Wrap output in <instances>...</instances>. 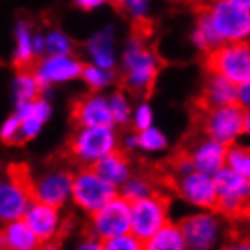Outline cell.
Instances as JSON below:
<instances>
[{"mask_svg": "<svg viewBox=\"0 0 250 250\" xmlns=\"http://www.w3.org/2000/svg\"><path fill=\"white\" fill-rule=\"evenodd\" d=\"M225 167L238 172L243 178H250V150L247 145L232 144L227 147Z\"/></svg>", "mask_w": 250, "mask_h": 250, "instance_id": "83f0119b", "label": "cell"}, {"mask_svg": "<svg viewBox=\"0 0 250 250\" xmlns=\"http://www.w3.org/2000/svg\"><path fill=\"white\" fill-rule=\"evenodd\" d=\"M80 78L85 82V85H87L93 93H96V91H102V89L109 87V85L113 83L114 73L113 71H107V69L98 67V65H94V63L83 62Z\"/></svg>", "mask_w": 250, "mask_h": 250, "instance_id": "4316f807", "label": "cell"}, {"mask_svg": "<svg viewBox=\"0 0 250 250\" xmlns=\"http://www.w3.org/2000/svg\"><path fill=\"white\" fill-rule=\"evenodd\" d=\"M22 219L31 229L40 243H49V241L62 243V238L67 230V225L60 216V208L37 200L29 201Z\"/></svg>", "mask_w": 250, "mask_h": 250, "instance_id": "8fae6325", "label": "cell"}, {"mask_svg": "<svg viewBox=\"0 0 250 250\" xmlns=\"http://www.w3.org/2000/svg\"><path fill=\"white\" fill-rule=\"evenodd\" d=\"M136 24V33L132 35L129 44L122 57V75L120 82L127 91L138 94H150L158 75L163 69V58L158 55V51L152 45L147 44V35L144 31L142 22Z\"/></svg>", "mask_w": 250, "mask_h": 250, "instance_id": "6da1fadb", "label": "cell"}, {"mask_svg": "<svg viewBox=\"0 0 250 250\" xmlns=\"http://www.w3.org/2000/svg\"><path fill=\"white\" fill-rule=\"evenodd\" d=\"M31 198L9 178H0V223L15 221L24 216Z\"/></svg>", "mask_w": 250, "mask_h": 250, "instance_id": "d6986e66", "label": "cell"}, {"mask_svg": "<svg viewBox=\"0 0 250 250\" xmlns=\"http://www.w3.org/2000/svg\"><path fill=\"white\" fill-rule=\"evenodd\" d=\"M205 69L208 75L223 76L234 85L250 83L249 42H225L205 53Z\"/></svg>", "mask_w": 250, "mask_h": 250, "instance_id": "5b68a950", "label": "cell"}, {"mask_svg": "<svg viewBox=\"0 0 250 250\" xmlns=\"http://www.w3.org/2000/svg\"><path fill=\"white\" fill-rule=\"evenodd\" d=\"M152 109H150L149 104H142L134 109V113H131V122H132V129L134 132L144 131L147 127H152Z\"/></svg>", "mask_w": 250, "mask_h": 250, "instance_id": "836d02e7", "label": "cell"}, {"mask_svg": "<svg viewBox=\"0 0 250 250\" xmlns=\"http://www.w3.org/2000/svg\"><path fill=\"white\" fill-rule=\"evenodd\" d=\"M212 178L216 185V205L212 212L230 221H247L250 178H243L227 167L219 169Z\"/></svg>", "mask_w": 250, "mask_h": 250, "instance_id": "277c9868", "label": "cell"}, {"mask_svg": "<svg viewBox=\"0 0 250 250\" xmlns=\"http://www.w3.org/2000/svg\"><path fill=\"white\" fill-rule=\"evenodd\" d=\"M144 250H188L185 245L180 227L176 223H167L156 234L144 241Z\"/></svg>", "mask_w": 250, "mask_h": 250, "instance_id": "cb8c5ba5", "label": "cell"}, {"mask_svg": "<svg viewBox=\"0 0 250 250\" xmlns=\"http://www.w3.org/2000/svg\"><path fill=\"white\" fill-rule=\"evenodd\" d=\"M19 131H20L19 116L13 113L4 122V125L0 127V142L6 145H19Z\"/></svg>", "mask_w": 250, "mask_h": 250, "instance_id": "d6a6232c", "label": "cell"}, {"mask_svg": "<svg viewBox=\"0 0 250 250\" xmlns=\"http://www.w3.org/2000/svg\"><path fill=\"white\" fill-rule=\"evenodd\" d=\"M182 147L188 152L192 169L196 172L214 176L219 169L225 167L227 145L203 136L201 132H198L194 136V140L190 144H183Z\"/></svg>", "mask_w": 250, "mask_h": 250, "instance_id": "2e32d148", "label": "cell"}, {"mask_svg": "<svg viewBox=\"0 0 250 250\" xmlns=\"http://www.w3.org/2000/svg\"><path fill=\"white\" fill-rule=\"evenodd\" d=\"M87 53L94 65L107 69V71H113L116 67V53H114L113 33L111 31L96 33L87 42Z\"/></svg>", "mask_w": 250, "mask_h": 250, "instance_id": "7402d4cb", "label": "cell"}, {"mask_svg": "<svg viewBox=\"0 0 250 250\" xmlns=\"http://www.w3.org/2000/svg\"><path fill=\"white\" fill-rule=\"evenodd\" d=\"M219 250H250L249 238H247V236H241V234H234Z\"/></svg>", "mask_w": 250, "mask_h": 250, "instance_id": "d590c367", "label": "cell"}, {"mask_svg": "<svg viewBox=\"0 0 250 250\" xmlns=\"http://www.w3.org/2000/svg\"><path fill=\"white\" fill-rule=\"evenodd\" d=\"M176 225L180 227L188 250H210L221 236V223L214 212L190 214Z\"/></svg>", "mask_w": 250, "mask_h": 250, "instance_id": "7c38bea8", "label": "cell"}, {"mask_svg": "<svg viewBox=\"0 0 250 250\" xmlns=\"http://www.w3.org/2000/svg\"><path fill=\"white\" fill-rule=\"evenodd\" d=\"M40 241L25 225L22 218L2 223L0 229V250H38Z\"/></svg>", "mask_w": 250, "mask_h": 250, "instance_id": "44dd1931", "label": "cell"}, {"mask_svg": "<svg viewBox=\"0 0 250 250\" xmlns=\"http://www.w3.org/2000/svg\"><path fill=\"white\" fill-rule=\"evenodd\" d=\"M147 4L149 0H125L122 11L127 13L134 22H142L147 17Z\"/></svg>", "mask_w": 250, "mask_h": 250, "instance_id": "e575fe53", "label": "cell"}, {"mask_svg": "<svg viewBox=\"0 0 250 250\" xmlns=\"http://www.w3.org/2000/svg\"><path fill=\"white\" fill-rule=\"evenodd\" d=\"M91 169L105 182L120 188L132 176V162L125 150L114 149L109 154L102 156L100 160H96L91 165Z\"/></svg>", "mask_w": 250, "mask_h": 250, "instance_id": "ac0fdd59", "label": "cell"}, {"mask_svg": "<svg viewBox=\"0 0 250 250\" xmlns=\"http://www.w3.org/2000/svg\"><path fill=\"white\" fill-rule=\"evenodd\" d=\"M118 149V136L114 127H78L63 147V158L67 162L91 167L96 160Z\"/></svg>", "mask_w": 250, "mask_h": 250, "instance_id": "3957f363", "label": "cell"}, {"mask_svg": "<svg viewBox=\"0 0 250 250\" xmlns=\"http://www.w3.org/2000/svg\"><path fill=\"white\" fill-rule=\"evenodd\" d=\"M15 37H17V47L13 53V65L17 71L31 69L38 58L35 55V47H33V33L29 24L20 20L15 29Z\"/></svg>", "mask_w": 250, "mask_h": 250, "instance_id": "603a6c76", "label": "cell"}, {"mask_svg": "<svg viewBox=\"0 0 250 250\" xmlns=\"http://www.w3.org/2000/svg\"><path fill=\"white\" fill-rule=\"evenodd\" d=\"M38 250H62L60 241H49V243H42Z\"/></svg>", "mask_w": 250, "mask_h": 250, "instance_id": "ab89813d", "label": "cell"}, {"mask_svg": "<svg viewBox=\"0 0 250 250\" xmlns=\"http://www.w3.org/2000/svg\"><path fill=\"white\" fill-rule=\"evenodd\" d=\"M71 180L73 172L62 167H55L40 176L33 174L31 200L62 208L71 196Z\"/></svg>", "mask_w": 250, "mask_h": 250, "instance_id": "5bb4252c", "label": "cell"}, {"mask_svg": "<svg viewBox=\"0 0 250 250\" xmlns=\"http://www.w3.org/2000/svg\"><path fill=\"white\" fill-rule=\"evenodd\" d=\"M73 40L62 31H49L44 37V55L47 57H63L73 55Z\"/></svg>", "mask_w": 250, "mask_h": 250, "instance_id": "f1b7e54d", "label": "cell"}, {"mask_svg": "<svg viewBox=\"0 0 250 250\" xmlns=\"http://www.w3.org/2000/svg\"><path fill=\"white\" fill-rule=\"evenodd\" d=\"M152 178L156 185H162L170 192H176L180 198L190 203L194 207H200L205 210H214L216 205V185H214L212 176L201 174V172H187V174L172 176L167 172L154 174Z\"/></svg>", "mask_w": 250, "mask_h": 250, "instance_id": "52a82bcc", "label": "cell"}, {"mask_svg": "<svg viewBox=\"0 0 250 250\" xmlns=\"http://www.w3.org/2000/svg\"><path fill=\"white\" fill-rule=\"evenodd\" d=\"M15 114L19 116L20 122L19 145H24L31 142L33 138H37L38 132L42 131V127L47 124L51 116V105L44 96H40L37 100L17 105Z\"/></svg>", "mask_w": 250, "mask_h": 250, "instance_id": "e0dca14e", "label": "cell"}, {"mask_svg": "<svg viewBox=\"0 0 250 250\" xmlns=\"http://www.w3.org/2000/svg\"><path fill=\"white\" fill-rule=\"evenodd\" d=\"M76 250H104V245H102V241H98V239L85 236L83 241L76 247Z\"/></svg>", "mask_w": 250, "mask_h": 250, "instance_id": "74e56055", "label": "cell"}, {"mask_svg": "<svg viewBox=\"0 0 250 250\" xmlns=\"http://www.w3.org/2000/svg\"><path fill=\"white\" fill-rule=\"evenodd\" d=\"M107 0H75V4L83 11H91V9H96L100 7L102 4H105Z\"/></svg>", "mask_w": 250, "mask_h": 250, "instance_id": "f35d334b", "label": "cell"}, {"mask_svg": "<svg viewBox=\"0 0 250 250\" xmlns=\"http://www.w3.org/2000/svg\"><path fill=\"white\" fill-rule=\"evenodd\" d=\"M40 96H44V91L40 89L31 69L17 71V78H15V98H17V105L37 100Z\"/></svg>", "mask_w": 250, "mask_h": 250, "instance_id": "d4e9b609", "label": "cell"}, {"mask_svg": "<svg viewBox=\"0 0 250 250\" xmlns=\"http://www.w3.org/2000/svg\"><path fill=\"white\" fill-rule=\"evenodd\" d=\"M230 4H236L239 7H245V9H250V0H229Z\"/></svg>", "mask_w": 250, "mask_h": 250, "instance_id": "60d3db41", "label": "cell"}, {"mask_svg": "<svg viewBox=\"0 0 250 250\" xmlns=\"http://www.w3.org/2000/svg\"><path fill=\"white\" fill-rule=\"evenodd\" d=\"M156 188V182L152 174L150 176H140V174H132L127 182L118 188V194L122 198H125L127 201H134L140 200V198H145L152 194Z\"/></svg>", "mask_w": 250, "mask_h": 250, "instance_id": "484cf974", "label": "cell"}, {"mask_svg": "<svg viewBox=\"0 0 250 250\" xmlns=\"http://www.w3.org/2000/svg\"><path fill=\"white\" fill-rule=\"evenodd\" d=\"M87 236L98 241L116 238L131 230V201L116 196L105 203L100 210L89 216Z\"/></svg>", "mask_w": 250, "mask_h": 250, "instance_id": "30bf717a", "label": "cell"}, {"mask_svg": "<svg viewBox=\"0 0 250 250\" xmlns=\"http://www.w3.org/2000/svg\"><path fill=\"white\" fill-rule=\"evenodd\" d=\"M104 250H144V241L134 238L131 232L102 241Z\"/></svg>", "mask_w": 250, "mask_h": 250, "instance_id": "1f68e13d", "label": "cell"}, {"mask_svg": "<svg viewBox=\"0 0 250 250\" xmlns=\"http://www.w3.org/2000/svg\"><path fill=\"white\" fill-rule=\"evenodd\" d=\"M107 104H109V111H111V116H113V124L116 125H127L131 122V105H129V100L125 98V94L122 91H116V93L111 94V98H107Z\"/></svg>", "mask_w": 250, "mask_h": 250, "instance_id": "4dcf8cb0", "label": "cell"}, {"mask_svg": "<svg viewBox=\"0 0 250 250\" xmlns=\"http://www.w3.org/2000/svg\"><path fill=\"white\" fill-rule=\"evenodd\" d=\"M192 120L198 132L227 147L236 144V140L250 129L249 109L236 104L219 107H200L192 104Z\"/></svg>", "mask_w": 250, "mask_h": 250, "instance_id": "7a4b0ae2", "label": "cell"}, {"mask_svg": "<svg viewBox=\"0 0 250 250\" xmlns=\"http://www.w3.org/2000/svg\"><path fill=\"white\" fill-rule=\"evenodd\" d=\"M236 91L238 85H234L230 80L223 76L208 75L205 85L201 89L200 96L196 98L194 105L200 107H219L236 104Z\"/></svg>", "mask_w": 250, "mask_h": 250, "instance_id": "ffe728a7", "label": "cell"}, {"mask_svg": "<svg viewBox=\"0 0 250 250\" xmlns=\"http://www.w3.org/2000/svg\"><path fill=\"white\" fill-rule=\"evenodd\" d=\"M82 65H83V62H80L75 55H63V57L44 55L33 63L31 71L40 89L45 93L51 85L65 83V82H73L76 78H80Z\"/></svg>", "mask_w": 250, "mask_h": 250, "instance_id": "4fadbf2b", "label": "cell"}, {"mask_svg": "<svg viewBox=\"0 0 250 250\" xmlns=\"http://www.w3.org/2000/svg\"><path fill=\"white\" fill-rule=\"evenodd\" d=\"M205 13L219 44L243 42L249 38L250 9L230 4L229 0H210L205 2Z\"/></svg>", "mask_w": 250, "mask_h": 250, "instance_id": "8992f818", "label": "cell"}, {"mask_svg": "<svg viewBox=\"0 0 250 250\" xmlns=\"http://www.w3.org/2000/svg\"><path fill=\"white\" fill-rule=\"evenodd\" d=\"M249 104H250V83L238 85V91H236V105L249 109Z\"/></svg>", "mask_w": 250, "mask_h": 250, "instance_id": "8d00e7d4", "label": "cell"}, {"mask_svg": "<svg viewBox=\"0 0 250 250\" xmlns=\"http://www.w3.org/2000/svg\"><path fill=\"white\" fill-rule=\"evenodd\" d=\"M134 134H136V149H144L147 152L167 149V138L156 127H147V129L138 131Z\"/></svg>", "mask_w": 250, "mask_h": 250, "instance_id": "f546056e", "label": "cell"}, {"mask_svg": "<svg viewBox=\"0 0 250 250\" xmlns=\"http://www.w3.org/2000/svg\"><path fill=\"white\" fill-rule=\"evenodd\" d=\"M116 196H118V188L100 178L91 167H82L73 172L69 198L87 216L100 210L102 207Z\"/></svg>", "mask_w": 250, "mask_h": 250, "instance_id": "9c48e42d", "label": "cell"}, {"mask_svg": "<svg viewBox=\"0 0 250 250\" xmlns=\"http://www.w3.org/2000/svg\"><path fill=\"white\" fill-rule=\"evenodd\" d=\"M170 196L165 190H154L152 194L131 201V234L140 241L149 239L162 227L169 223Z\"/></svg>", "mask_w": 250, "mask_h": 250, "instance_id": "ba28073f", "label": "cell"}, {"mask_svg": "<svg viewBox=\"0 0 250 250\" xmlns=\"http://www.w3.org/2000/svg\"><path fill=\"white\" fill-rule=\"evenodd\" d=\"M69 118L75 129L78 127H114L107 98L96 93L76 96L69 107Z\"/></svg>", "mask_w": 250, "mask_h": 250, "instance_id": "9a60e30c", "label": "cell"}]
</instances>
